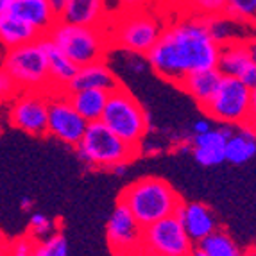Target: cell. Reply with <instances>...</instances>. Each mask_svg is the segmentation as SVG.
Returning a JSON list of instances; mask_svg holds the SVG:
<instances>
[{
    "mask_svg": "<svg viewBox=\"0 0 256 256\" xmlns=\"http://www.w3.org/2000/svg\"><path fill=\"white\" fill-rule=\"evenodd\" d=\"M214 120L208 118V116H201V118H197L196 122L192 124V128H190V132L194 134H202V132H208L210 129H214Z\"/></svg>",
    "mask_w": 256,
    "mask_h": 256,
    "instance_id": "cell-32",
    "label": "cell"
},
{
    "mask_svg": "<svg viewBox=\"0 0 256 256\" xmlns=\"http://www.w3.org/2000/svg\"><path fill=\"white\" fill-rule=\"evenodd\" d=\"M32 208H34V201H32V197H29V196L22 197V199H20V210H22V212L30 214V212H32Z\"/></svg>",
    "mask_w": 256,
    "mask_h": 256,
    "instance_id": "cell-36",
    "label": "cell"
},
{
    "mask_svg": "<svg viewBox=\"0 0 256 256\" xmlns=\"http://www.w3.org/2000/svg\"><path fill=\"white\" fill-rule=\"evenodd\" d=\"M18 92H20V88L13 81V77L9 76L6 70H2V66H0V104L4 102L8 104Z\"/></svg>",
    "mask_w": 256,
    "mask_h": 256,
    "instance_id": "cell-30",
    "label": "cell"
},
{
    "mask_svg": "<svg viewBox=\"0 0 256 256\" xmlns=\"http://www.w3.org/2000/svg\"><path fill=\"white\" fill-rule=\"evenodd\" d=\"M206 27H208L210 36L218 45H226V43L233 42V40L248 38L249 36L246 32H242V30H246V27L240 26L238 22H235L233 18H230L226 13L208 16L206 18Z\"/></svg>",
    "mask_w": 256,
    "mask_h": 256,
    "instance_id": "cell-25",
    "label": "cell"
},
{
    "mask_svg": "<svg viewBox=\"0 0 256 256\" xmlns=\"http://www.w3.org/2000/svg\"><path fill=\"white\" fill-rule=\"evenodd\" d=\"M120 6V9L122 11H129V9H142L146 8L149 2H152V0H116Z\"/></svg>",
    "mask_w": 256,
    "mask_h": 256,
    "instance_id": "cell-34",
    "label": "cell"
},
{
    "mask_svg": "<svg viewBox=\"0 0 256 256\" xmlns=\"http://www.w3.org/2000/svg\"><path fill=\"white\" fill-rule=\"evenodd\" d=\"M128 163H120V165H115V166H113V168H111V174H115V176H118V178H120V176H124L126 174V170H128Z\"/></svg>",
    "mask_w": 256,
    "mask_h": 256,
    "instance_id": "cell-38",
    "label": "cell"
},
{
    "mask_svg": "<svg viewBox=\"0 0 256 256\" xmlns=\"http://www.w3.org/2000/svg\"><path fill=\"white\" fill-rule=\"evenodd\" d=\"M106 90H98V88H82V90H68V95L72 106L77 110V113L86 120V122H95L100 120L102 111L108 102Z\"/></svg>",
    "mask_w": 256,
    "mask_h": 256,
    "instance_id": "cell-23",
    "label": "cell"
},
{
    "mask_svg": "<svg viewBox=\"0 0 256 256\" xmlns=\"http://www.w3.org/2000/svg\"><path fill=\"white\" fill-rule=\"evenodd\" d=\"M48 2H50L52 9H54V13L58 14L61 20V14H63L64 8H66V4H68V0H48Z\"/></svg>",
    "mask_w": 256,
    "mask_h": 256,
    "instance_id": "cell-35",
    "label": "cell"
},
{
    "mask_svg": "<svg viewBox=\"0 0 256 256\" xmlns=\"http://www.w3.org/2000/svg\"><path fill=\"white\" fill-rule=\"evenodd\" d=\"M224 13L249 30H256V0H226Z\"/></svg>",
    "mask_w": 256,
    "mask_h": 256,
    "instance_id": "cell-26",
    "label": "cell"
},
{
    "mask_svg": "<svg viewBox=\"0 0 256 256\" xmlns=\"http://www.w3.org/2000/svg\"><path fill=\"white\" fill-rule=\"evenodd\" d=\"M246 256H256V246H249V248H246Z\"/></svg>",
    "mask_w": 256,
    "mask_h": 256,
    "instance_id": "cell-41",
    "label": "cell"
},
{
    "mask_svg": "<svg viewBox=\"0 0 256 256\" xmlns=\"http://www.w3.org/2000/svg\"><path fill=\"white\" fill-rule=\"evenodd\" d=\"M220 79H222V74L217 68L201 70V72L190 74V76L183 77L180 81V84H178V88H181L184 94L190 95L197 102V106H202L215 94Z\"/></svg>",
    "mask_w": 256,
    "mask_h": 256,
    "instance_id": "cell-22",
    "label": "cell"
},
{
    "mask_svg": "<svg viewBox=\"0 0 256 256\" xmlns=\"http://www.w3.org/2000/svg\"><path fill=\"white\" fill-rule=\"evenodd\" d=\"M0 132H2V126H0Z\"/></svg>",
    "mask_w": 256,
    "mask_h": 256,
    "instance_id": "cell-44",
    "label": "cell"
},
{
    "mask_svg": "<svg viewBox=\"0 0 256 256\" xmlns=\"http://www.w3.org/2000/svg\"><path fill=\"white\" fill-rule=\"evenodd\" d=\"M196 248L201 249L206 256H246V249L222 228L196 244Z\"/></svg>",
    "mask_w": 256,
    "mask_h": 256,
    "instance_id": "cell-24",
    "label": "cell"
},
{
    "mask_svg": "<svg viewBox=\"0 0 256 256\" xmlns=\"http://www.w3.org/2000/svg\"><path fill=\"white\" fill-rule=\"evenodd\" d=\"M9 252V242L0 236V256H8Z\"/></svg>",
    "mask_w": 256,
    "mask_h": 256,
    "instance_id": "cell-39",
    "label": "cell"
},
{
    "mask_svg": "<svg viewBox=\"0 0 256 256\" xmlns=\"http://www.w3.org/2000/svg\"><path fill=\"white\" fill-rule=\"evenodd\" d=\"M116 84H120L118 77L111 70V66L106 63V60H102V61H94V63L79 66L76 77H74L72 82H70L68 90L98 88V90L111 92Z\"/></svg>",
    "mask_w": 256,
    "mask_h": 256,
    "instance_id": "cell-18",
    "label": "cell"
},
{
    "mask_svg": "<svg viewBox=\"0 0 256 256\" xmlns=\"http://www.w3.org/2000/svg\"><path fill=\"white\" fill-rule=\"evenodd\" d=\"M218 52L220 45L210 36L206 18L186 13L166 24L146 58L156 76L178 86L190 74L217 68Z\"/></svg>",
    "mask_w": 256,
    "mask_h": 256,
    "instance_id": "cell-1",
    "label": "cell"
},
{
    "mask_svg": "<svg viewBox=\"0 0 256 256\" xmlns=\"http://www.w3.org/2000/svg\"><path fill=\"white\" fill-rule=\"evenodd\" d=\"M142 248L150 256H190L196 244L186 235L180 218L170 215L144 228Z\"/></svg>",
    "mask_w": 256,
    "mask_h": 256,
    "instance_id": "cell-10",
    "label": "cell"
},
{
    "mask_svg": "<svg viewBox=\"0 0 256 256\" xmlns=\"http://www.w3.org/2000/svg\"><path fill=\"white\" fill-rule=\"evenodd\" d=\"M122 54L126 56V60H124L126 68L131 74H134V76L144 74V70L149 66L146 54H136V52H122Z\"/></svg>",
    "mask_w": 256,
    "mask_h": 256,
    "instance_id": "cell-31",
    "label": "cell"
},
{
    "mask_svg": "<svg viewBox=\"0 0 256 256\" xmlns=\"http://www.w3.org/2000/svg\"><path fill=\"white\" fill-rule=\"evenodd\" d=\"M251 100V86L244 84L235 77L222 76L215 94L201 108L204 116L218 126L246 124Z\"/></svg>",
    "mask_w": 256,
    "mask_h": 256,
    "instance_id": "cell-8",
    "label": "cell"
},
{
    "mask_svg": "<svg viewBox=\"0 0 256 256\" xmlns=\"http://www.w3.org/2000/svg\"><path fill=\"white\" fill-rule=\"evenodd\" d=\"M13 0H0V14H4L9 11V6H11Z\"/></svg>",
    "mask_w": 256,
    "mask_h": 256,
    "instance_id": "cell-40",
    "label": "cell"
},
{
    "mask_svg": "<svg viewBox=\"0 0 256 256\" xmlns=\"http://www.w3.org/2000/svg\"><path fill=\"white\" fill-rule=\"evenodd\" d=\"M2 70L13 77L20 90L50 92L47 52L42 38L20 47L8 48L2 56Z\"/></svg>",
    "mask_w": 256,
    "mask_h": 256,
    "instance_id": "cell-7",
    "label": "cell"
},
{
    "mask_svg": "<svg viewBox=\"0 0 256 256\" xmlns=\"http://www.w3.org/2000/svg\"><path fill=\"white\" fill-rule=\"evenodd\" d=\"M56 231H60V222L58 220H54V218L45 214H38V212L30 214L29 224H27V235L32 240L47 238Z\"/></svg>",
    "mask_w": 256,
    "mask_h": 256,
    "instance_id": "cell-28",
    "label": "cell"
},
{
    "mask_svg": "<svg viewBox=\"0 0 256 256\" xmlns=\"http://www.w3.org/2000/svg\"><path fill=\"white\" fill-rule=\"evenodd\" d=\"M8 256H14V254H9V252H8Z\"/></svg>",
    "mask_w": 256,
    "mask_h": 256,
    "instance_id": "cell-45",
    "label": "cell"
},
{
    "mask_svg": "<svg viewBox=\"0 0 256 256\" xmlns=\"http://www.w3.org/2000/svg\"><path fill=\"white\" fill-rule=\"evenodd\" d=\"M40 38H42V34L32 26H29L27 22L20 20L9 11L0 14V47L4 50L36 42Z\"/></svg>",
    "mask_w": 256,
    "mask_h": 256,
    "instance_id": "cell-21",
    "label": "cell"
},
{
    "mask_svg": "<svg viewBox=\"0 0 256 256\" xmlns=\"http://www.w3.org/2000/svg\"><path fill=\"white\" fill-rule=\"evenodd\" d=\"M77 158L88 170H108L115 165L131 163L140 156V149L120 140L100 120L88 122L81 142L74 147Z\"/></svg>",
    "mask_w": 256,
    "mask_h": 256,
    "instance_id": "cell-4",
    "label": "cell"
},
{
    "mask_svg": "<svg viewBox=\"0 0 256 256\" xmlns=\"http://www.w3.org/2000/svg\"><path fill=\"white\" fill-rule=\"evenodd\" d=\"M9 13L27 22L42 36H47L56 22L60 20L48 0H13L9 6Z\"/></svg>",
    "mask_w": 256,
    "mask_h": 256,
    "instance_id": "cell-16",
    "label": "cell"
},
{
    "mask_svg": "<svg viewBox=\"0 0 256 256\" xmlns=\"http://www.w3.org/2000/svg\"><path fill=\"white\" fill-rule=\"evenodd\" d=\"M32 256H70L68 240L61 233V230L56 231L47 238L36 240Z\"/></svg>",
    "mask_w": 256,
    "mask_h": 256,
    "instance_id": "cell-27",
    "label": "cell"
},
{
    "mask_svg": "<svg viewBox=\"0 0 256 256\" xmlns=\"http://www.w3.org/2000/svg\"><path fill=\"white\" fill-rule=\"evenodd\" d=\"M136 256H150V254H147V252H144V251H142L140 254H136Z\"/></svg>",
    "mask_w": 256,
    "mask_h": 256,
    "instance_id": "cell-43",
    "label": "cell"
},
{
    "mask_svg": "<svg viewBox=\"0 0 256 256\" xmlns=\"http://www.w3.org/2000/svg\"><path fill=\"white\" fill-rule=\"evenodd\" d=\"M115 16V14H113ZM165 22L146 8L122 11L106 24L111 48L120 52L147 54L165 29Z\"/></svg>",
    "mask_w": 256,
    "mask_h": 256,
    "instance_id": "cell-3",
    "label": "cell"
},
{
    "mask_svg": "<svg viewBox=\"0 0 256 256\" xmlns=\"http://www.w3.org/2000/svg\"><path fill=\"white\" fill-rule=\"evenodd\" d=\"M176 217L181 220L186 235L194 244H199L220 228L215 212L201 201H183L176 212Z\"/></svg>",
    "mask_w": 256,
    "mask_h": 256,
    "instance_id": "cell-15",
    "label": "cell"
},
{
    "mask_svg": "<svg viewBox=\"0 0 256 256\" xmlns=\"http://www.w3.org/2000/svg\"><path fill=\"white\" fill-rule=\"evenodd\" d=\"M146 228L156 220L176 215L183 199L174 186L158 176H146L132 181L118 194V199Z\"/></svg>",
    "mask_w": 256,
    "mask_h": 256,
    "instance_id": "cell-2",
    "label": "cell"
},
{
    "mask_svg": "<svg viewBox=\"0 0 256 256\" xmlns=\"http://www.w3.org/2000/svg\"><path fill=\"white\" fill-rule=\"evenodd\" d=\"M47 116L48 92L20 90L6 108L8 124L30 136H47Z\"/></svg>",
    "mask_w": 256,
    "mask_h": 256,
    "instance_id": "cell-9",
    "label": "cell"
},
{
    "mask_svg": "<svg viewBox=\"0 0 256 256\" xmlns=\"http://www.w3.org/2000/svg\"><path fill=\"white\" fill-rule=\"evenodd\" d=\"M186 13L197 14V16H215L226 11V0H184Z\"/></svg>",
    "mask_w": 256,
    "mask_h": 256,
    "instance_id": "cell-29",
    "label": "cell"
},
{
    "mask_svg": "<svg viewBox=\"0 0 256 256\" xmlns=\"http://www.w3.org/2000/svg\"><path fill=\"white\" fill-rule=\"evenodd\" d=\"M217 70L222 76L235 77L251 88L256 84V66L248 47V38L233 40L226 45H220Z\"/></svg>",
    "mask_w": 256,
    "mask_h": 256,
    "instance_id": "cell-13",
    "label": "cell"
},
{
    "mask_svg": "<svg viewBox=\"0 0 256 256\" xmlns=\"http://www.w3.org/2000/svg\"><path fill=\"white\" fill-rule=\"evenodd\" d=\"M42 42L43 47H45V52H47L50 92H66L72 79L76 77L79 66L76 63H72V60H68L66 54L56 47L47 36H42Z\"/></svg>",
    "mask_w": 256,
    "mask_h": 256,
    "instance_id": "cell-17",
    "label": "cell"
},
{
    "mask_svg": "<svg viewBox=\"0 0 256 256\" xmlns=\"http://www.w3.org/2000/svg\"><path fill=\"white\" fill-rule=\"evenodd\" d=\"M256 156V131L248 124L233 126L226 142V162L231 165H246Z\"/></svg>",
    "mask_w": 256,
    "mask_h": 256,
    "instance_id": "cell-20",
    "label": "cell"
},
{
    "mask_svg": "<svg viewBox=\"0 0 256 256\" xmlns=\"http://www.w3.org/2000/svg\"><path fill=\"white\" fill-rule=\"evenodd\" d=\"M61 20L81 26L106 27L110 20L108 0H68Z\"/></svg>",
    "mask_w": 256,
    "mask_h": 256,
    "instance_id": "cell-19",
    "label": "cell"
},
{
    "mask_svg": "<svg viewBox=\"0 0 256 256\" xmlns=\"http://www.w3.org/2000/svg\"><path fill=\"white\" fill-rule=\"evenodd\" d=\"M47 38L77 66L106 60L108 52L111 50L110 38L104 27L58 20L56 26L48 30Z\"/></svg>",
    "mask_w": 256,
    "mask_h": 256,
    "instance_id": "cell-6",
    "label": "cell"
},
{
    "mask_svg": "<svg viewBox=\"0 0 256 256\" xmlns=\"http://www.w3.org/2000/svg\"><path fill=\"white\" fill-rule=\"evenodd\" d=\"M248 47H249V52H251L252 63H254V66H256V32L248 36Z\"/></svg>",
    "mask_w": 256,
    "mask_h": 256,
    "instance_id": "cell-37",
    "label": "cell"
},
{
    "mask_svg": "<svg viewBox=\"0 0 256 256\" xmlns=\"http://www.w3.org/2000/svg\"><path fill=\"white\" fill-rule=\"evenodd\" d=\"M246 124L256 131V84L251 88V100H249V113Z\"/></svg>",
    "mask_w": 256,
    "mask_h": 256,
    "instance_id": "cell-33",
    "label": "cell"
},
{
    "mask_svg": "<svg viewBox=\"0 0 256 256\" xmlns=\"http://www.w3.org/2000/svg\"><path fill=\"white\" fill-rule=\"evenodd\" d=\"M100 122L120 140L136 149H140V144L150 132V118L146 108L124 84H116L108 94Z\"/></svg>",
    "mask_w": 256,
    "mask_h": 256,
    "instance_id": "cell-5",
    "label": "cell"
},
{
    "mask_svg": "<svg viewBox=\"0 0 256 256\" xmlns=\"http://www.w3.org/2000/svg\"><path fill=\"white\" fill-rule=\"evenodd\" d=\"M190 256H206L204 252L201 251V249H197V248H194V251L190 252Z\"/></svg>",
    "mask_w": 256,
    "mask_h": 256,
    "instance_id": "cell-42",
    "label": "cell"
},
{
    "mask_svg": "<svg viewBox=\"0 0 256 256\" xmlns=\"http://www.w3.org/2000/svg\"><path fill=\"white\" fill-rule=\"evenodd\" d=\"M233 126H215L208 132L194 134L190 140V152L201 166H217L226 162V142Z\"/></svg>",
    "mask_w": 256,
    "mask_h": 256,
    "instance_id": "cell-14",
    "label": "cell"
},
{
    "mask_svg": "<svg viewBox=\"0 0 256 256\" xmlns=\"http://www.w3.org/2000/svg\"><path fill=\"white\" fill-rule=\"evenodd\" d=\"M86 122L72 106L66 92H48L47 134L68 147H76L86 131Z\"/></svg>",
    "mask_w": 256,
    "mask_h": 256,
    "instance_id": "cell-11",
    "label": "cell"
},
{
    "mask_svg": "<svg viewBox=\"0 0 256 256\" xmlns=\"http://www.w3.org/2000/svg\"><path fill=\"white\" fill-rule=\"evenodd\" d=\"M144 226L120 201L115 202L106 222V240L113 256H136L144 251L142 248Z\"/></svg>",
    "mask_w": 256,
    "mask_h": 256,
    "instance_id": "cell-12",
    "label": "cell"
}]
</instances>
